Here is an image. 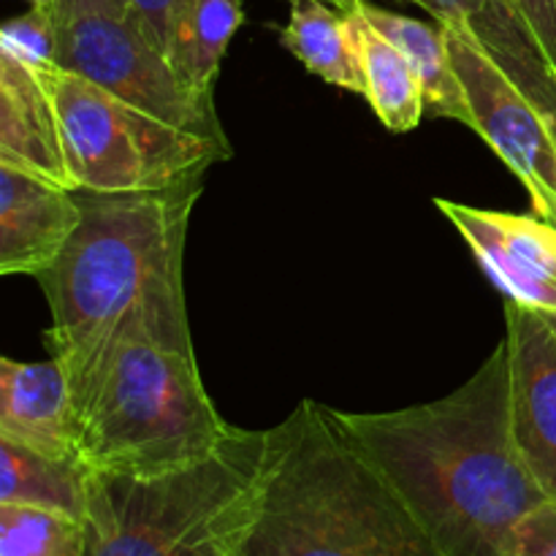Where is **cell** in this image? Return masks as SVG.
I'll use <instances>...</instances> for the list:
<instances>
[{
    "instance_id": "1",
    "label": "cell",
    "mask_w": 556,
    "mask_h": 556,
    "mask_svg": "<svg viewBox=\"0 0 556 556\" xmlns=\"http://www.w3.org/2000/svg\"><path fill=\"white\" fill-rule=\"evenodd\" d=\"M201 193L204 177L141 193H76L79 228L36 280L52 315L43 342L68 375L79 418L125 342L195 353L185 242Z\"/></svg>"
},
{
    "instance_id": "16",
    "label": "cell",
    "mask_w": 556,
    "mask_h": 556,
    "mask_svg": "<svg viewBox=\"0 0 556 556\" xmlns=\"http://www.w3.org/2000/svg\"><path fill=\"white\" fill-rule=\"evenodd\" d=\"M90 467L79 456H47L0 440V505L52 510L85 521Z\"/></svg>"
},
{
    "instance_id": "25",
    "label": "cell",
    "mask_w": 556,
    "mask_h": 556,
    "mask_svg": "<svg viewBox=\"0 0 556 556\" xmlns=\"http://www.w3.org/2000/svg\"><path fill=\"white\" fill-rule=\"evenodd\" d=\"M556 68V0H505Z\"/></svg>"
},
{
    "instance_id": "22",
    "label": "cell",
    "mask_w": 556,
    "mask_h": 556,
    "mask_svg": "<svg viewBox=\"0 0 556 556\" xmlns=\"http://www.w3.org/2000/svg\"><path fill=\"white\" fill-rule=\"evenodd\" d=\"M489 52V49H486ZM505 71L510 79L530 96V101L541 109L543 119H546L548 130L554 136L556 144V68L546 60L535 41H521L510 49H500V52H489Z\"/></svg>"
},
{
    "instance_id": "3",
    "label": "cell",
    "mask_w": 556,
    "mask_h": 556,
    "mask_svg": "<svg viewBox=\"0 0 556 556\" xmlns=\"http://www.w3.org/2000/svg\"><path fill=\"white\" fill-rule=\"evenodd\" d=\"M231 556H445L342 424L302 400L266 429L255 514Z\"/></svg>"
},
{
    "instance_id": "15",
    "label": "cell",
    "mask_w": 556,
    "mask_h": 556,
    "mask_svg": "<svg viewBox=\"0 0 556 556\" xmlns=\"http://www.w3.org/2000/svg\"><path fill=\"white\" fill-rule=\"evenodd\" d=\"M364 16L405 54L407 63L416 68L418 79L424 87V106L427 114L443 119H456L472 130L470 103H467L465 87H462L459 74L451 63L448 38L440 22L413 20V16L396 14V11L383 9L372 0H358Z\"/></svg>"
},
{
    "instance_id": "4",
    "label": "cell",
    "mask_w": 556,
    "mask_h": 556,
    "mask_svg": "<svg viewBox=\"0 0 556 556\" xmlns=\"http://www.w3.org/2000/svg\"><path fill=\"white\" fill-rule=\"evenodd\" d=\"M266 429H239L193 465L90 470L85 556H231L258 503Z\"/></svg>"
},
{
    "instance_id": "12",
    "label": "cell",
    "mask_w": 556,
    "mask_h": 556,
    "mask_svg": "<svg viewBox=\"0 0 556 556\" xmlns=\"http://www.w3.org/2000/svg\"><path fill=\"white\" fill-rule=\"evenodd\" d=\"M0 440L47 456H79V413L65 369L54 358H0Z\"/></svg>"
},
{
    "instance_id": "17",
    "label": "cell",
    "mask_w": 556,
    "mask_h": 556,
    "mask_svg": "<svg viewBox=\"0 0 556 556\" xmlns=\"http://www.w3.org/2000/svg\"><path fill=\"white\" fill-rule=\"evenodd\" d=\"M280 41L309 74L362 96L345 16L329 0H288V25L282 27Z\"/></svg>"
},
{
    "instance_id": "26",
    "label": "cell",
    "mask_w": 556,
    "mask_h": 556,
    "mask_svg": "<svg viewBox=\"0 0 556 556\" xmlns=\"http://www.w3.org/2000/svg\"><path fill=\"white\" fill-rule=\"evenodd\" d=\"M87 11H112V14H130L128 0H54L52 16L54 22H65L76 14Z\"/></svg>"
},
{
    "instance_id": "6",
    "label": "cell",
    "mask_w": 556,
    "mask_h": 556,
    "mask_svg": "<svg viewBox=\"0 0 556 556\" xmlns=\"http://www.w3.org/2000/svg\"><path fill=\"white\" fill-rule=\"evenodd\" d=\"M52 96L65 168L76 193L168 188L228 161L233 150L147 117L63 65L36 71Z\"/></svg>"
},
{
    "instance_id": "2",
    "label": "cell",
    "mask_w": 556,
    "mask_h": 556,
    "mask_svg": "<svg viewBox=\"0 0 556 556\" xmlns=\"http://www.w3.org/2000/svg\"><path fill=\"white\" fill-rule=\"evenodd\" d=\"M337 413L445 556H503L514 527L548 503L516 443L505 337L440 400Z\"/></svg>"
},
{
    "instance_id": "13",
    "label": "cell",
    "mask_w": 556,
    "mask_h": 556,
    "mask_svg": "<svg viewBox=\"0 0 556 556\" xmlns=\"http://www.w3.org/2000/svg\"><path fill=\"white\" fill-rule=\"evenodd\" d=\"M0 163L71 188L52 96L36 71L0 54Z\"/></svg>"
},
{
    "instance_id": "8",
    "label": "cell",
    "mask_w": 556,
    "mask_h": 556,
    "mask_svg": "<svg viewBox=\"0 0 556 556\" xmlns=\"http://www.w3.org/2000/svg\"><path fill=\"white\" fill-rule=\"evenodd\" d=\"M478 136L530 193L532 212L556 226V144L541 109L459 22H440Z\"/></svg>"
},
{
    "instance_id": "18",
    "label": "cell",
    "mask_w": 556,
    "mask_h": 556,
    "mask_svg": "<svg viewBox=\"0 0 556 556\" xmlns=\"http://www.w3.org/2000/svg\"><path fill=\"white\" fill-rule=\"evenodd\" d=\"M244 22V0H195L188 22L174 36L172 60L188 85L215 92L228 43Z\"/></svg>"
},
{
    "instance_id": "19",
    "label": "cell",
    "mask_w": 556,
    "mask_h": 556,
    "mask_svg": "<svg viewBox=\"0 0 556 556\" xmlns=\"http://www.w3.org/2000/svg\"><path fill=\"white\" fill-rule=\"evenodd\" d=\"M0 556H85V521L0 505Z\"/></svg>"
},
{
    "instance_id": "27",
    "label": "cell",
    "mask_w": 556,
    "mask_h": 556,
    "mask_svg": "<svg viewBox=\"0 0 556 556\" xmlns=\"http://www.w3.org/2000/svg\"><path fill=\"white\" fill-rule=\"evenodd\" d=\"M27 3H30L33 9H47L49 14H52V5H54V0H27Z\"/></svg>"
},
{
    "instance_id": "20",
    "label": "cell",
    "mask_w": 556,
    "mask_h": 556,
    "mask_svg": "<svg viewBox=\"0 0 556 556\" xmlns=\"http://www.w3.org/2000/svg\"><path fill=\"white\" fill-rule=\"evenodd\" d=\"M396 3L418 5L432 14L434 22L467 25L489 52H500V49L516 47L525 38H532L525 22L505 5V0H396Z\"/></svg>"
},
{
    "instance_id": "24",
    "label": "cell",
    "mask_w": 556,
    "mask_h": 556,
    "mask_svg": "<svg viewBox=\"0 0 556 556\" xmlns=\"http://www.w3.org/2000/svg\"><path fill=\"white\" fill-rule=\"evenodd\" d=\"M503 556H556V503L538 505L510 532Z\"/></svg>"
},
{
    "instance_id": "10",
    "label": "cell",
    "mask_w": 556,
    "mask_h": 556,
    "mask_svg": "<svg viewBox=\"0 0 556 556\" xmlns=\"http://www.w3.org/2000/svg\"><path fill=\"white\" fill-rule=\"evenodd\" d=\"M510 410L525 462L556 503V331L543 313L505 302Z\"/></svg>"
},
{
    "instance_id": "5",
    "label": "cell",
    "mask_w": 556,
    "mask_h": 556,
    "mask_svg": "<svg viewBox=\"0 0 556 556\" xmlns=\"http://www.w3.org/2000/svg\"><path fill=\"white\" fill-rule=\"evenodd\" d=\"M231 429L206 394L195 353L125 342L81 413L76 451L90 470L144 476L204 459Z\"/></svg>"
},
{
    "instance_id": "21",
    "label": "cell",
    "mask_w": 556,
    "mask_h": 556,
    "mask_svg": "<svg viewBox=\"0 0 556 556\" xmlns=\"http://www.w3.org/2000/svg\"><path fill=\"white\" fill-rule=\"evenodd\" d=\"M0 54L30 71L58 65V22L47 9H27L0 30Z\"/></svg>"
},
{
    "instance_id": "28",
    "label": "cell",
    "mask_w": 556,
    "mask_h": 556,
    "mask_svg": "<svg viewBox=\"0 0 556 556\" xmlns=\"http://www.w3.org/2000/svg\"><path fill=\"white\" fill-rule=\"evenodd\" d=\"M543 318H546L548 324H552V329L556 331V313H543Z\"/></svg>"
},
{
    "instance_id": "9",
    "label": "cell",
    "mask_w": 556,
    "mask_h": 556,
    "mask_svg": "<svg viewBox=\"0 0 556 556\" xmlns=\"http://www.w3.org/2000/svg\"><path fill=\"white\" fill-rule=\"evenodd\" d=\"M440 215L459 231L478 266L505 302L556 313V226L538 215L478 210L434 199Z\"/></svg>"
},
{
    "instance_id": "14",
    "label": "cell",
    "mask_w": 556,
    "mask_h": 556,
    "mask_svg": "<svg viewBox=\"0 0 556 556\" xmlns=\"http://www.w3.org/2000/svg\"><path fill=\"white\" fill-rule=\"evenodd\" d=\"M348 25L353 58L362 76V96L391 134H410L427 114L424 87L405 54L364 16L358 0H329Z\"/></svg>"
},
{
    "instance_id": "23",
    "label": "cell",
    "mask_w": 556,
    "mask_h": 556,
    "mask_svg": "<svg viewBox=\"0 0 556 556\" xmlns=\"http://www.w3.org/2000/svg\"><path fill=\"white\" fill-rule=\"evenodd\" d=\"M128 5L130 16L141 27V33L168 58L174 36L188 22L195 0H128Z\"/></svg>"
},
{
    "instance_id": "11",
    "label": "cell",
    "mask_w": 556,
    "mask_h": 556,
    "mask_svg": "<svg viewBox=\"0 0 556 556\" xmlns=\"http://www.w3.org/2000/svg\"><path fill=\"white\" fill-rule=\"evenodd\" d=\"M81 223L76 190L0 163V275L41 277Z\"/></svg>"
},
{
    "instance_id": "7",
    "label": "cell",
    "mask_w": 556,
    "mask_h": 556,
    "mask_svg": "<svg viewBox=\"0 0 556 556\" xmlns=\"http://www.w3.org/2000/svg\"><path fill=\"white\" fill-rule=\"evenodd\" d=\"M58 65L106 87L147 117L231 150L215 92L179 76L172 60L141 33L130 14L87 11L58 25Z\"/></svg>"
}]
</instances>
